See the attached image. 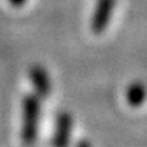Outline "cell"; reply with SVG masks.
I'll return each mask as SVG.
<instances>
[{"instance_id": "1", "label": "cell", "mask_w": 147, "mask_h": 147, "mask_svg": "<svg viewBox=\"0 0 147 147\" xmlns=\"http://www.w3.org/2000/svg\"><path fill=\"white\" fill-rule=\"evenodd\" d=\"M40 119V101L37 96L29 94L23 98V127L22 140L26 146H33L37 137Z\"/></svg>"}, {"instance_id": "6", "label": "cell", "mask_w": 147, "mask_h": 147, "mask_svg": "<svg viewBox=\"0 0 147 147\" xmlns=\"http://www.w3.org/2000/svg\"><path fill=\"white\" fill-rule=\"evenodd\" d=\"M9 3L11 6H14V7H22L26 3V0H9Z\"/></svg>"}, {"instance_id": "4", "label": "cell", "mask_w": 147, "mask_h": 147, "mask_svg": "<svg viewBox=\"0 0 147 147\" xmlns=\"http://www.w3.org/2000/svg\"><path fill=\"white\" fill-rule=\"evenodd\" d=\"M30 80L32 84L37 93L39 97L46 98L51 92V84H50V77L47 71L45 70V67L34 64L30 67Z\"/></svg>"}, {"instance_id": "3", "label": "cell", "mask_w": 147, "mask_h": 147, "mask_svg": "<svg viewBox=\"0 0 147 147\" xmlns=\"http://www.w3.org/2000/svg\"><path fill=\"white\" fill-rule=\"evenodd\" d=\"M71 126H73V119L70 113H60L56 121V133L53 137V146L54 147H67L70 140V133H71Z\"/></svg>"}, {"instance_id": "5", "label": "cell", "mask_w": 147, "mask_h": 147, "mask_svg": "<svg viewBox=\"0 0 147 147\" xmlns=\"http://www.w3.org/2000/svg\"><path fill=\"white\" fill-rule=\"evenodd\" d=\"M127 101L131 107H140L147 97V89L142 82H134L127 89Z\"/></svg>"}, {"instance_id": "2", "label": "cell", "mask_w": 147, "mask_h": 147, "mask_svg": "<svg viewBox=\"0 0 147 147\" xmlns=\"http://www.w3.org/2000/svg\"><path fill=\"white\" fill-rule=\"evenodd\" d=\"M114 7H116V0H97L96 7H94V13L92 17L93 33L100 34L107 29L110 17L113 16Z\"/></svg>"}]
</instances>
